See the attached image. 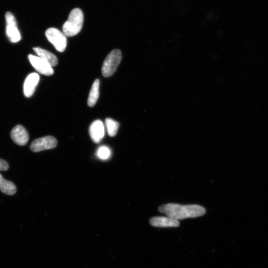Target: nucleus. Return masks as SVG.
Returning <instances> with one entry per match:
<instances>
[{
	"instance_id": "18",
	"label": "nucleus",
	"mask_w": 268,
	"mask_h": 268,
	"mask_svg": "<svg viewBox=\"0 0 268 268\" xmlns=\"http://www.w3.org/2000/svg\"><path fill=\"white\" fill-rule=\"evenodd\" d=\"M9 168L8 163L5 160L0 158V171H7Z\"/></svg>"
},
{
	"instance_id": "9",
	"label": "nucleus",
	"mask_w": 268,
	"mask_h": 268,
	"mask_svg": "<svg viewBox=\"0 0 268 268\" xmlns=\"http://www.w3.org/2000/svg\"><path fill=\"white\" fill-rule=\"evenodd\" d=\"M89 132L94 143H100L105 135V128L103 122L99 120L93 122L89 127Z\"/></svg>"
},
{
	"instance_id": "1",
	"label": "nucleus",
	"mask_w": 268,
	"mask_h": 268,
	"mask_svg": "<svg viewBox=\"0 0 268 268\" xmlns=\"http://www.w3.org/2000/svg\"><path fill=\"white\" fill-rule=\"evenodd\" d=\"M158 211L166 214L167 217L178 221L188 218H196L205 215L206 210L198 205H182L169 203L160 206Z\"/></svg>"
},
{
	"instance_id": "6",
	"label": "nucleus",
	"mask_w": 268,
	"mask_h": 268,
	"mask_svg": "<svg viewBox=\"0 0 268 268\" xmlns=\"http://www.w3.org/2000/svg\"><path fill=\"white\" fill-rule=\"evenodd\" d=\"M28 58L31 65L40 74L45 76L53 74L54 71L52 67L39 57L30 55Z\"/></svg>"
},
{
	"instance_id": "12",
	"label": "nucleus",
	"mask_w": 268,
	"mask_h": 268,
	"mask_svg": "<svg viewBox=\"0 0 268 268\" xmlns=\"http://www.w3.org/2000/svg\"><path fill=\"white\" fill-rule=\"evenodd\" d=\"M0 191L6 195L12 196L17 192V187L13 182L6 180L0 174Z\"/></svg>"
},
{
	"instance_id": "2",
	"label": "nucleus",
	"mask_w": 268,
	"mask_h": 268,
	"mask_svg": "<svg viewBox=\"0 0 268 268\" xmlns=\"http://www.w3.org/2000/svg\"><path fill=\"white\" fill-rule=\"evenodd\" d=\"M84 23V15L79 8L73 10L69 16L68 21L63 26L64 34L68 37L78 34L81 30Z\"/></svg>"
},
{
	"instance_id": "17",
	"label": "nucleus",
	"mask_w": 268,
	"mask_h": 268,
	"mask_svg": "<svg viewBox=\"0 0 268 268\" xmlns=\"http://www.w3.org/2000/svg\"><path fill=\"white\" fill-rule=\"evenodd\" d=\"M5 19L7 25L17 26L16 20L11 12H8L6 13Z\"/></svg>"
},
{
	"instance_id": "10",
	"label": "nucleus",
	"mask_w": 268,
	"mask_h": 268,
	"mask_svg": "<svg viewBox=\"0 0 268 268\" xmlns=\"http://www.w3.org/2000/svg\"><path fill=\"white\" fill-rule=\"evenodd\" d=\"M39 80L40 77L36 73H31L27 77L24 84V92L27 97L33 94Z\"/></svg>"
},
{
	"instance_id": "16",
	"label": "nucleus",
	"mask_w": 268,
	"mask_h": 268,
	"mask_svg": "<svg viewBox=\"0 0 268 268\" xmlns=\"http://www.w3.org/2000/svg\"><path fill=\"white\" fill-rule=\"evenodd\" d=\"M96 155L100 159L106 160L111 157V150L106 146H101L98 149Z\"/></svg>"
},
{
	"instance_id": "15",
	"label": "nucleus",
	"mask_w": 268,
	"mask_h": 268,
	"mask_svg": "<svg viewBox=\"0 0 268 268\" xmlns=\"http://www.w3.org/2000/svg\"><path fill=\"white\" fill-rule=\"evenodd\" d=\"M105 121L109 135L112 137H115L118 133L120 124L110 118L106 119Z\"/></svg>"
},
{
	"instance_id": "11",
	"label": "nucleus",
	"mask_w": 268,
	"mask_h": 268,
	"mask_svg": "<svg viewBox=\"0 0 268 268\" xmlns=\"http://www.w3.org/2000/svg\"><path fill=\"white\" fill-rule=\"evenodd\" d=\"M38 57L49 64L51 67L57 66L59 63L57 57L51 52L40 47L33 48Z\"/></svg>"
},
{
	"instance_id": "8",
	"label": "nucleus",
	"mask_w": 268,
	"mask_h": 268,
	"mask_svg": "<svg viewBox=\"0 0 268 268\" xmlns=\"http://www.w3.org/2000/svg\"><path fill=\"white\" fill-rule=\"evenodd\" d=\"M149 223L156 228H177L180 226L179 221L169 217H154L150 219Z\"/></svg>"
},
{
	"instance_id": "3",
	"label": "nucleus",
	"mask_w": 268,
	"mask_h": 268,
	"mask_svg": "<svg viewBox=\"0 0 268 268\" xmlns=\"http://www.w3.org/2000/svg\"><path fill=\"white\" fill-rule=\"evenodd\" d=\"M122 57L121 51L119 49H114L107 56L102 67V74L104 77L108 78L115 74Z\"/></svg>"
},
{
	"instance_id": "14",
	"label": "nucleus",
	"mask_w": 268,
	"mask_h": 268,
	"mask_svg": "<svg viewBox=\"0 0 268 268\" xmlns=\"http://www.w3.org/2000/svg\"><path fill=\"white\" fill-rule=\"evenodd\" d=\"M6 32L12 42L16 43L21 39V35L17 26L7 25Z\"/></svg>"
},
{
	"instance_id": "7",
	"label": "nucleus",
	"mask_w": 268,
	"mask_h": 268,
	"mask_svg": "<svg viewBox=\"0 0 268 268\" xmlns=\"http://www.w3.org/2000/svg\"><path fill=\"white\" fill-rule=\"evenodd\" d=\"M13 141L18 145H26L29 140V135L26 129L21 125L16 126L11 132Z\"/></svg>"
},
{
	"instance_id": "13",
	"label": "nucleus",
	"mask_w": 268,
	"mask_h": 268,
	"mask_svg": "<svg viewBox=\"0 0 268 268\" xmlns=\"http://www.w3.org/2000/svg\"><path fill=\"white\" fill-rule=\"evenodd\" d=\"M99 85V80L98 79L95 80L90 91L88 100V104L89 107H93L96 104L98 99Z\"/></svg>"
},
{
	"instance_id": "5",
	"label": "nucleus",
	"mask_w": 268,
	"mask_h": 268,
	"mask_svg": "<svg viewBox=\"0 0 268 268\" xmlns=\"http://www.w3.org/2000/svg\"><path fill=\"white\" fill-rule=\"evenodd\" d=\"M57 140L51 136H47L34 140L30 146L31 151L35 152L55 148Z\"/></svg>"
},
{
	"instance_id": "4",
	"label": "nucleus",
	"mask_w": 268,
	"mask_h": 268,
	"mask_svg": "<svg viewBox=\"0 0 268 268\" xmlns=\"http://www.w3.org/2000/svg\"><path fill=\"white\" fill-rule=\"evenodd\" d=\"M45 35L58 51L63 52L65 51L67 40L64 33L56 28H51L46 30Z\"/></svg>"
}]
</instances>
